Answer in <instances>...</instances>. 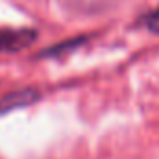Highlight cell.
<instances>
[{
    "label": "cell",
    "instance_id": "1",
    "mask_svg": "<svg viewBox=\"0 0 159 159\" xmlns=\"http://www.w3.org/2000/svg\"><path fill=\"white\" fill-rule=\"evenodd\" d=\"M34 37L35 34L30 30H0V50H20L22 46L30 44Z\"/></svg>",
    "mask_w": 159,
    "mask_h": 159
},
{
    "label": "cell",
    "instance_id": "2",
    "mask_svg": "<svg viewBox=\"0 0 159 159\" xmlns=\"http://www.w3.org/2000/svg\"><path fill=\"white\" fill-rule=\"evenodd\" d=\"M146 26H148L150 32L159 34V7L156 9V11H152V13L146 17Z\"/></svg>",
    "mask_w": 159,
    "mask_h": 159
}]
</instances>
